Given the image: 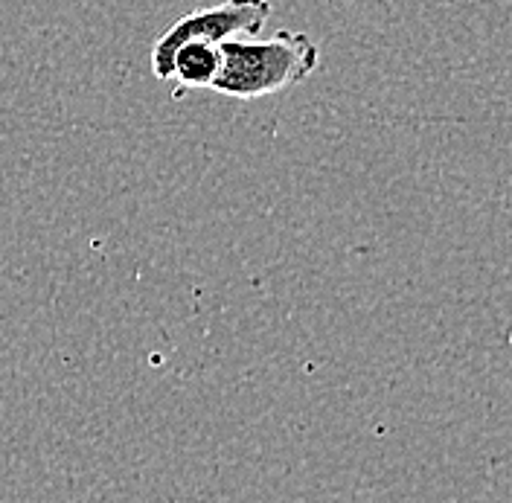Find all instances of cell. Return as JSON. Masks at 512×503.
<instances>
[{"label":"cell","mask_w":512,"mask_h":503,"mask_svg":"<svg viewBox=\"0 0 512 503\" xmlns=\"http://www.w3.org/2000/svg\"><path fill=\"white\" fill-rule=\"evenodd\" d=\"M222 67L210 91L230 99H262L306 82L320 64L312 35L277 30L271 38H227L219 44Z\"/></svg>","instance_id":"obj_1"},{"label":"cell","mask_w":512,"mask_h":503,"mask_svg":"<svg viewBox=\"0 0 512 503\" xmlns=\"http://www.w3.org/2000/svg\"><path fill=\"white\" fill-rule=\"evenodd\" d=\"M222 67V53L219 44H204V41H187L175 50L172 56V73L169 82H175L178 88L172 96H184L187 91H201V88H213L216 76Z\"/></svg>","instance_id":"obj_3"},{"label":"cell","mask_w":512,"mask_h":503,"mask_svg":"<svg viewBox=\"0 0 512 503\" xmlns=\"http://www.w3.org/2000/svg\"><path fill=\"white\" fill-rule=\"evenodd\" d=\"M271 18V0H222L216 6L192 9L181 15L152 47V73L158 82H169L172 56L187 41L222 44L227 38H256Z\"/></svg>","instance_id":"obj_2"}]
</instances>
